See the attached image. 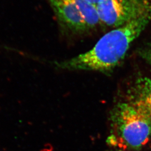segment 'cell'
<instances>
[{"mask_svg":"<svg viewBox=\"0 0 151 151\" xmlns=\"http://www.w3.org/2000/svg\"><path fill=\"white\" fill-rule=\"evenodd\" d=\"M151 19V10L143 11L107 32L88 51L70 60L54 62V65L57 68L65 70L109 71L123 59L130 45L145 30Z\"/></svg>","mask_w":151,"mask_h":151,"instance_id":"cell-1","label":"cell"},{"mask_svg":"<svg viewBox=\"0 0 151 151\" xmlns=\"http://www.w3.org/2000/svg\"><path fill=\"white\" fill-rule=\"evenodd\" d=\"M113 135L111 143L138 149L151 138V118L129 101L119 104L113 110Z\"/></svg>","mask_w":151,"mask_h":151,"instance_id":"cell-2","label":"cell"},{"mask_svg":"<svg viewBox=\"0 0 151 151\" xmlns=\"http://www.w3.org/2000/svg\"><path fill=\"white\" fill-rule=\"evenodd\" d=\"M47 1L65 32L80 35L88 30L72 0Z\"/></svg>","mask_w":151,"mask_h":151,"instance_id":"cell-3","label":"cell"},{"mask_svg":"<svg viewBox=\"0 0 151 151\" xmlns=\"http://www.w3.org/2000/svg\"><path fill=\"white\" fill-rule=\"evenodd\" d=\"M128 5L123 0H101L96 5L100 21L111 27L124 25L138 15L130 14Z\"/></svg>","mask_w":151,"mask_h":151,"instance_id":"cell-4","label":"cell"},{"mask_svg":"<svg viewBox=\"0 0 151 151\" xmlns=\"http://www.w3.org/2000/svg\"><path fill=\"white\" fill-rule=\"evenodd\" d=\"M129 101L151 118V79H138L131 88Z\"/></svg>","mask_w":151,"mask_h":151,"instance_id":"cell-5","label":"cell"},{"mask_svg":"<svg viewBox=\"0 0 151 151\" xmlns=\"http://www.w3.org/2000/svg\"><path fill=\"white\" fill-rule=\"evenodd\" d=\"M88 29L96 27L100 22L96 6L86 0H72Z\"/></svg>","mask_w":151,"mask_h":151,"instance_id":"cell-6","label":"cell"},{"mask_svg":"<svg viewBox=\"0 0 151 151\" xmlns=\"http://www.w3.org/2000/svg\"><path fill=\"white\" fill-rule=\"evenodd\" d=\"M142 56L151 66V44L142 50Z\"/></svg>","mask_w":151,"mask_h":151,"instance_id":"cell-7","label":"cell"},{"mask_svg":"<svg viewBox=\"0 0 151 151\" xmlns=\"http://www.w3.org/2000/svg\"><path fill=\"white\" fill-rule=\"evenodd\" d=\"M86 1L88 2H90V3H91L92 4H93V5L96 6V4H98V2L99 1H100L101 0H86Z\"/></svg>","mask_w":151,"mask_h":151,"instance_id":"cell-8","label":"cell"},{"mask_svg":"<svg viewBox=\"0 0 151 151\" xmlns=\"http://www.w3.org/2000/svg\"><path fill=\"white\" fill-rule=\"evenodd\" d=\"M123 1H124V2H125L126 4H127L128 5H129V4H129L128 2H129V1H132L133 2V0H123Z\"/></svg>","mask_w":151,"mask_h":151,"instance_id":"cell-9","label":"cell"}]
</instances>
